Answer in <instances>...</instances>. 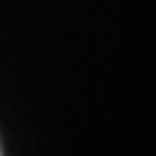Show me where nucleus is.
<instances>
[{
	"label": "nucleus",
	"mask_w": 156,
	"mask_h": 156,
	"mask_svg": "<svg viewBox=\"0 0 156 156\" xmlns=\"http://www.w3.org/2000/svg\"><path fill=\"white\" fill-rule=\"evenodd\" d=\"M0 156H2V154H0Z\"/></svg>",
	"instance_id": "obj_1"
}]
</instances>
